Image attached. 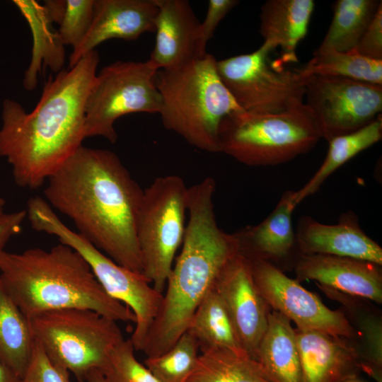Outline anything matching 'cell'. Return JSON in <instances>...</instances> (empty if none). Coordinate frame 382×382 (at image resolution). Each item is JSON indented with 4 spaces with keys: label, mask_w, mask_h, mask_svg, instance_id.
I'll list each match as a JSON object with an SVG mask.
<instances>
[{
    "label": "cell",
    "mask_w": 382,
    "mask_h": 382,
    "mask_svg": "<svg viewBox=\"0 0 382 382\" xmlns=\"http://www.w3.org/2000/svg\"><path fill=\"white\" fill-rule=\"evenodd\" d=\"M315 7L313 0H268L261 6L260 33L264 42L280 48L284 63L298 62L296 48L306 37Z\"/></svg>",
    "instance_id": "cell-21"
},
{
    "label": "cell",
    "mask_w": 382,
    "mask_h": 382,
    "mask_svg": "<svg viewBox=\"0 0 382 382\" xmlns=\"http://www.w3.org/2000/svg\"><path fill=\"white\" fill-rule=\"evenodd\" d=\"M47 182L45 201L69 218L77 233L116 263L142 274L137 225L144 190L114 152L82 145Z\"/></svg>",
    "instance_id": "cell-1"
},
{
    "label": "cell",
    "mask_w": 382,
    "mask_h": 382,
    "mask_svg": "<svg viewBox=\"0 0 382 382\" xmlns=\"http://www.w3.org/2000/svg\"><path fill=\"white\" fill-rule=\"evenodd\" d=\"M216 183L207 177L188 187L181 250L166 282L160 309L146 337V357L168 351L184 334L197 308L228 262L239 252L234 233L221 229L214 206Z\"/></svg>",
    "instance_id": "cell-3"
},
{
    "label": "cell",
    "mask_w": 382,
    "mask_h": 382,
    "mask_svg": "<svg viewBox=\"0 0 382 382\" xmlns=\"http://www.w3.org/2000/svg\"><path fill=\"white\" fill-rule=\"evenodd\" d=\"M156 85L165 128L199 150L219 152L221 122L243 110L219 78L215 57L207 53L180 66L158 70Z\"/></svg>",
    "instance_id": "cell-5"
},
{
    "label": "cell",
    "mask_w": 382,
    "mask_h": 382,
    "mask_svg": "<svg viewBox=\"0 0 382 382\" xmlns=\"http://www.w3.org/2000/svg\"><path fill=\"white\" fill-rule=\"evenodd\" d=\"M186 332L197 340L201 349H219L249 356L241 344L222 299L214 288L197 308Z\"/></svg>",
    "instance_id": "cell-25"
},
{
    "label": "cell",
    "mask_w": 382,
    "mask_h": 382,
    "mask_svg": "<svg viewBox=\"0 0 382 382\" xmlns=\"http://www.w3.org/2000/svg\"><path fill=\"white\" fill-rule=\"evenodd\" d=\"M34 343L28 318L0 281V361L19 379L27 369Z\"/></svg>",
    "instance_id": "cell-26"
},
{
    "label": "cell",
    "mask_w": 382,
    "mask_h": 382,
    "mask_svg": "<svg viewBox=\"0 0 382 382\" xmlns=\"http://www.w3.org/2000/svg\"><path fill=\"white\" fill-rule=\"evenodd\" d=\"M86 382H108L100 371H92L86 378Z\"/></svg>",
    "instance_id": "cell-39"
},
{
    "label": "cell",
    "mask_w": 382,
    "mask_h": 382,
    "mask_svg": "<svg viewBox=\"0 0 382 382\" xmlns=\"http://www.w3.org/2000/svg\"><path fill=\"white\" fill-rule=\"evenodd\" d=\"M99 61L94 50L74 66L50 76L30 112L14 100H4L0 156L11 165L19 187H41L82 146L86 101Z\"/></svg>",
    "instance_id": "cell-2"
},
{
    "label": "cell",
    "mask_w": 382,
    "mask_h": 382,
    "mask_svg": "<svg viewBox=\"0 0 382 382\" xmlns=\"http://www.w3.org/2000/svg\"><path fill=\"white\" fill-rule=\"evenodd\" d=\"M378 0H337L328 30L317 50L349 52L358 44L378 8Z\"/></svg>",
    "instance_id": "cell-28"
},
{
    "label": "cell",
    "mask_w": 382,
    "mask_h": 382,
    "mask_svg": "<svg viewBox=\"0 0 382 382\" xmlns=\"http://www.w3.org/2000/svg\"><path fill=\"white\" fill-rule=\"evenodd\" d=\"M199 345L187 332L164 353L146 357L144 365L160 382H187L199 355Z\"/></svg>",
    "instance_id": "cell-31"
},
{
    "label": "cell",
    "mask_w": 382,
    "mask_h": 382,
    "mask_svg": "<svg viewBox=\"0 0 382 382\" xmlns=\"http://www.w3.org/2000/svg\"><path fill=\"white\" fill-rule=\"evenodd\" d=\"M5 204H6V201L3 198L0 197V214L4 212V209Z\"/></svg>",
    "instance_id": "cell-40"
},
{
    "label": "cell",
    "mask_w": 382,
    "mask_h": 382,
    "mask_svg": "<svg viewBox=\"0 0 382 382\" xmlns=\"http://www.w3.org/2000/svg\"><path fill=\"white\" fill-rule=\"evenodd\" d=\"M26 217V209L0 214V253L4 250L9 240L21 231L22 224Z\"/></svg>",
    "instance_id": "cell-37"
},
{
    "label": "cell",
    "mask_w": 382,
    "mask_h": 382,
    "mask_svg": "<svg viewBox=\"0 0 382 382\" xmlns=\"http://www.w3.org/2000/svg\"><path fill=\"white\" fill-rule=\"evenodd\" d=\"M222 299L247 354L255 360L271 311L254 282L250 260L238 252L214 286Z\"/></svg>",
    "instance_id": "cell-14"
},
{
    "label": "cell",
    "mask_w": 382,
    "mask_h": 382,
    "mask_svg": "<svg viewBox=\"0 0 382 382\" xmlns=\"http://www.w3.org/2000/svg\"><path fill=\"white\" fill-rule=\"evenodd\" d=\"M381 138V114L368 125L329 141L327 155L319 168L303 187L294 191V204L297 206L304 199L316 192L337 169L361 151L378 142Z\"/></svg>",
    "instance_id": "cell-27"
},
{
    "label": "cell",
    "mask_w": 382,
    "mask_h": 382,
    "mask_svg": "<svg viewBox=\"0 0 382 382\" xmlns=\"http://www.w3.org/2000/svg\"><path fill=\"white\" fill-rule=\"evenodd\" d=\"M155 45L147 60L156 71L170 69L204 56L201 23L187 0H156Z\"/></svg>",
    "instance_id": "cell-15"
},
{
    "label": "cell",
    "mask_w": 382,
    "mask_h": 382,
    "mask_svg": "<svg viewBox=\"0 0 382 382\" xmlns=\"http://www.w3.org/2000/svg\"><path fill=\"white\" fill-rule=\"evenodd\" d=\"M320 139L319 127L305 103L277 114L233 112L222 120L219 129V152L250 166L290 161L311 150Z\"/></svg>",
    "instance_id": "cell-6"
},
{
    "label": "cell",
    "mask_w": 382,
    "mask_h": 382,
    "mask_svg": "<svg viewBox=\"0 0 382 382\" xmlns=\"http://www.w3.org/2000/svg\"><path fill=\"white\" fill-rule=\"evenodd\" d=\"M352 51L372 59L382 60V4Z\"/></svg>",
    "instance_id": "cell-35"
},
{
    "label": "cell",
    "mask_w": 382,
    "mask_h": 382,
    "mask_svg": "<svg viewBox=\"0 0 382 382\" xmlns=\"http://www.w3.org/2000/svg\"><path fill=\"white\" fill-rule=\"evenodd\" d=\"M248 260L257 289L271 310L293 321L299 330L357 340L355 330L340 310L330 309L300 282L271 264Z\"/></svg>",
    "instance_id": "cell-13"
},
{
    "label": "cell",
    "mask_w": 382,
    "mask_h": 382,
    "mask_svg": "<svg viewBox=\"0 0 382 382\" xmlns=\"http://www.w3.org/2000/svg\"><path fill=\"white\" fill-rule=\"evenodd\" d=\"M380 267L369 261L347 257L301 254L293 270L299 282L313 280L320 286L381 303Z\"/></svg>",
    "instance_id": "cell-18"
},
{
    "label": "cell",
    "mask_w": 382,
    "mask_h": 382,
    "mask_svg": "<svg viewBox=\"0 0 382 382\" xmlns=\"http://www.w3.org/2000/svg\"><path fill=\"white\" fill-rule=\"evenodd\" d=\"M237 4V0H209L205 18L201 23L202 37L206 44L213 37L221 20Z\"/></svg>",
    "instance_id": "cell-36"
},
{
    "label": "cell",
    "mask_w": 382,
    "mask_h": 382,
    "mask_svg": "<svg viewBox=\"0 0 382 382\" xmlns=\"http://www.w3.org/2000/svg\"><path fill=\"white\" fill-rule=\"evenodd\" d=\"M95 0H47L44 6L64 45L75 47L91 23Z\"/></svg>",
    "instance_id": "cell-32"
},
{
    "label": "cell",
    "mask_w": 382,
    "mask_h": 382,
    "mask_svg": "<svg viewBox=\"0 0 382 382\" xmlns=\"http://www.w3.org/2000/svg\"><path fill=\"white\" fill-rule=\"evenodd\" d=\"M303 382H347L356 379L361 356L356 340L294 328Z\"/></svg>",
    "instance_id": "cell-19"
},
{
    "label": "cell",
    "mask_w": 382,
    "mask_h": 382,
    "mask_svg": "<svg viewBox=\"0 0 382 382\" xmlns=\"http://www.w3.org/2000/svg\"><path fill=\"white\" fill-rule=\"evenodd\" d=\"M295 233L301 254L347 257L382 265L381 247L364 233L352 212L342 214L332 225L303 216Z\"/></svg>",
    "instance_id": "cell-20"
},
{
    "label": "cell",
    "mask_w": 382,
    "mask_h": 382,
    "mask_svg": "<svg viewBox=\"0 0 382 382\" xmlns=\"http://www.w3.org/2000/svg\"><path fill=\"white\" fill-rule=\"evenodd\" d=\"M305 98L328 142L368 125L382 111V86L339 76H305Z\"/></svg>",
    "instance_id": "cell-12"
},
{
    "label": "cell",
    "mask_w": 382,
    "mask_h": 382,
    "mask_svg": "<svg viewBox=\"0 0 382 382\" xmlns=\"http://www.w3.org/2000/svg\"><path fill=\"white\" fill-rule=\"evenodd\" d=\"M255 360L272 382H303L296 332L291 321L271 310Z\"/></svg>",
    "instance_id": "cell-23"
},
{
    "label": "cell",
    "mask_w": 382,
    "mask_h": 382,
    "mask_svg": "<svg viewBox=\"0 0 382 382\" xmlns=\"http://www.w3.org/2000/svg\"><path fill=\"white\" fill-rule=\"evenodd\" d=\"M187 190L176 175L158 177L144 190L137 225L142 274L161 293L183 243Z\"/></svg>",
    "instance_id": "cell-9"
},
{
    "label": "cell",
    "mask_w": 382,
    "mask_h": 382,
    "mask_svg": "<svg viewBox=\"0 0 382 382\" xmlns=\"http://www.w3.org/2000/svg\"><path fill=\"white\" fill-rule=\"evenodd\" d=\"M157 71L148 61H117L97 74L85 105V137L117 139L115 121L135 112L158 113L161 98L156 85Z\"/></svg>",
    "instance_id": "cell-11"
},
{
    "label": "cell",
    "mask_w": 382,
    "mask_h": 382,
    "mask_svg": "<svg viewBox=\"0 0 382 382\" xmlns=\"http://www.w3.org/2000/svg\"><path fill=\"white\" fill-rule=\"evenodd\" d=\"M19 378L0 361V382H19Z\"/></svg>",
    "instance_id": "cell-38"
},
{
    "label": "cell",
    "mask_w": 382,
    "mask_h": 382,
    "mask_svg": "<svg viewBox=\"0 0 382 382\" xmlns=\"http://www.w3.org/2000/svg\"><path fill=\"white\" fill-rule=\"evenodd\" d=\"M129 339L122 340L112 352L102 371L108 382H160L135 357Z\"/></svg>",
    "instance_id": "cell-33"
},
{
    "label": "cell",
    "mask_w": 382,
    "mask_h": 382,
    "mask_svg": "<svg viewBox=\"0 0 382 382\" xmlns=\"http://www.w3.org/2000/svg\"><path fill=\"white\" fill-rule=\"evenodd\" d=\"M19 382H72L70 373L54 364L35 340L32 355Z\"/></svg>",
    "instance_id": "cell-34"
},
{
    "label": "cell",
    "mask_w": 382,
    "mask_h": 382,
    "mask_svg": "<svg viewBox=\"0 0 382 382\" xmlns=\"http://www.w3.org/2000/svg\"><path fill=\"white\" fill-rule=\"evenodd\" d=\"M35 340L49 359L79 382L103 371L110 354L125 340L117 322L87 308H63L30 318Z\"/></svg>",
    "instance_id": "cell-8"
},
{
    "label": "cell",
    "mask_w": 382,
    "mask_h": 382,
    "mask_svg": "<svg viewBox=\"0 0 382 382\" xmlns=\"http://www.w3.org/2000/svg\"><path fill=\"white\" fill-rule=\"evenodd\" d=\"M264 42L255 51L216 60L219 78L238 106L253 114H277L296 108L305 98V76L276 60Z\"/></svg>",
    "instance_id": "cell-10"
},
{
    "label": "cell",
    "mask_w": 382,
    "mask_h": 382,
    "mask_svg": "<svg viewBox=\"0 0 382 382\" xmlns=\"http://www.w3.org/2000/svg\"><path fill=\"white\" fill-rule=\"evenodd\" d=\"M157 11L156 0H95L91 23L73 48L69 68L106 40H134L145 33H154Z\"/></svg>",
    "instance_id": "cell-16"
},
{
    "label": "cell",
    "mask_w": 382,
    "mask_h": 382,
    "mask_svg": "<svg viewBox=\"0 0 382 382\" xmlns=\"http://www.w3.org/2000/svg\"><path fill=\"white\" fill-rule=\"evenodd\" d=\"M330 299L342 306L341 311L357 334L362 371L382 382V318L368 299L346 294L317 284Z\"/></svg>",
    "instance_id": "cell-22"
},
{
    "label": "cell",
    "mask_w": 382,
    "mask_h": 382,
    "mask_svg": "<svg viewBox=\"0 0 382 382\" xmlns=\"http://www.w3.org/2000/svg\"><path fill=\"white\" fill-rule=\"evenodd\" d=\"M187 382H272L260 364L248 355L204 349Z\"/></svg>",
    "instance_id": "cell-29"
},
{
    "label": "cell",
    "mask_w": 382,
    "mask_h": 382,
    "mask_svg": "<svg viewBox=\"0 0 382 382\" xmlns=\"http://www.w3.org/2000/svg\"><path fill=\"white\" fill-rule=\"evenodd\" d=\"M294 193L293 190L285 191L263 221L234 233L241 254L250 260L268 262L282 271L293 270L301 255L291 221L296 207Z\"/></svg>",
    "instance_id": "cell-17"
},
{
    "label": "cell",
    "mask_w": 382,
    "mask_h": 382,
    "mask_svg": "<svg viewBox=\"0 0 382 382\" xmlns=\"http://www.w3.org/2000/svg\"><path fill=\"white\" fill-rule=\"evenodd\" d=\"M303 76H332L382 86V60L372 59L354 51L317 50L301 68Z\"/></svg>",
    "instance_id": "cell-30"
},
{
    "label": "cell",
    "mask_w": 382,
    "mask_h": 382,
    "mask_svg": "<svg viewBox=\"0 0 382 382\" xmlns=\"http://www.w3.org/2000/svg\"><path fill=\"white\" fill-rule=\"evenodd\" d=\"M13 3L26 19L33 35L31 60L23 80L25 89L32 91L37 84L42 66L49 67L55 73L62 71L64 45L44 5L35 0H13Z\"/></svg>",
    "instance_id": "cell-24"
},
{
    "label": "cell",
    "mask_w": 382,
    "mask_h": 382,
    "mask_svg": "<svg viewBox=\"0 0 382 382\" xmlns=\"http://www.w3.org/2000/svg\"><path fill=\"white\" fill-rule=\"evenodd\" d=\"M0 281L28 318L76 308L93 310L117 322L136 321L129 308L104 291L84 258L62 243L49 250L1 251Z\"/></svg>",
    "instance_id": "cell-4"
},
{
    "label": "cell",
    "mask_w": 382,
    "mask_h": 382,
    "mask_svg": "<svg viewBox=\"0 0 382 382\" xmlns=\"http://www.w3.org/2000/svg\"><path fill=\"white\" fill-rule=\"evenodd\" d=\"M26 212L34 230L54 236L59 243L77 251L87 262L104 291L131 310L136 321L130 340L135 351H142L160 309L163 293L156 290L142 274L116 263L79 233L70 229L42 197H31L28 201Z\"/></svg>",
    "instance_id": "cell-7"
}]
</instances>
